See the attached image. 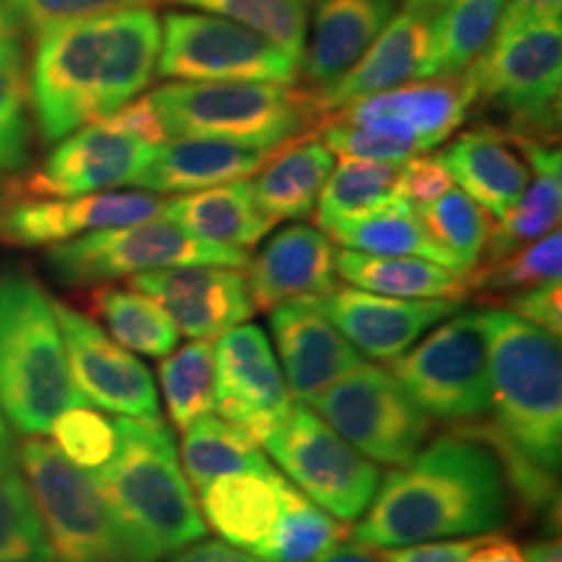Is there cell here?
Segmentation results:
<instances>
[{"instance_id": "15", "label": "cell", "mask_w": 562, "mask_h": 562, "mask_svg": "<svg viewBox=\"0 0 562 562\" xmlns=\"http://www.w3.org/2000/svg\"><path fill=\"white\" fill-rule=\"evenodd\" d=\"M53 311L66 347L70 381L83 404L131 419H157L159 396L146 364L76 307L53 300Z\"/></svg>"}, {"instance_id": "14", "label": "cell", "mask_w": 562, "mask_h": 562, "mask_svg": "<svg viewBox=\"0 0 562 562\" xmlns=\"http://www.w3.org/2000/svg\"><path fill=\"white\" fill-rule=\"evenodd\" d=\"M157 149L104 117L53 144L37 167L9 182L5 199H76L138 186Z\"/></svg>"}, {"instance_id": "38", "label": "cell", "mask_w": 562, "mask_h": 562, "mask_svg": "<svg viewBox=\"0 0 562 562\" xmlns=\"http://www.w3.org/2000/svg\"><path fill=\"white\" fill-rule=\"evenodd\" d=\"M427 235L440 245L461 273H472L482 261L492 222L480 203H474L459 188H451L425 206L417 209Z\"/></svg>"}, {"instance_id": "41", "label": "cell", "mask_w": 562, "mask_h": 562, "mask_svg": "<svg viewBox=\"0 0 562 562\" xmlns=\"http://www.w3.org/2000/svg\"><path fill=\"white\" fill-rule=\"evenodd\" d=\"M0 562H53L37 505L16 469L0 474Z\"/></svg>"}, {"instance_id": "3", "label": "cell", "mask_w": 562, "mask_h": 562, "mask_svg": "<svg viewBox=\"0 0 562 562\" xmlns=\"http://www.w3.org/2000/svg\"><path fill=\"white\" fill-rule=\"evenodd\" d=\"M115 427V456L89 476L112 510L131 562H161L206 537V521L170 427L159 417H117Z\"/></svg>"}, {"instance_id": "24", "label": "cell", "mask_w": 562, "mask_h": 562, "mask_svg": "<svg viewBox=\"0 0 562 562\" xmlns=\"http://www.w3.org/2000/svg\"><path fill=\"white\" fill-rule=\"evenodd\" d=\"M396 0H315L300 74L307 89L323 91L341 79L385 30Z\"/></svg>"}, {"instance_id": "34", "label": "cell", "mask_w": 562, "mask_h": 562, "mask_svg": "<svg viewBox=\"0 0 562 562\" xmlns=\"http://www.w3.org/2000/svg\"><path fill=\"white\" fill-rule=\"evenodd\" d=\"M347 526L307 501L290 480L281 487V510L269 537L250 554L266 562H318L341 544Z\"/></svg>"}, {"instance_id": "25", "label": "cell", "mask_w": 562, "mask_h": 562, "mask_svg": "<svg viewBox=\"0 0 562 562\" xmlns=\"http://www.w3.org/2000/svg\"><path fill=\"white\" fill-rule=\"evenodd\" d=\"M442 165L459 186L490 216H503L529 182V161L503 125H474L440 151Z\"/></svg>"}, {"instance_id": "28", "label": "cell", "mask_w": 562, "mask_h": 562, "mask_svg": "<svg viewBox=\"0 0 562 562\" xmlns=\"http://www.w3.org/2000/svg\"><path fill=\"white\" fill-rule=\"evenodd\" d=\"M281 476L271 463L227 474L201 490V516L224 542L252 552L269 537L281 510Z\"/></svg>"}, {"instance_id": "52", "label": "cell", "mask_w": 562, "mask_h": 562, "mask_svg": "<svg viewBox=\"0 0 562 562\" xmlns=\"http://www.w3.org/2000/svg\"><path fill=\"white\" fill-rule=\"evenodd\" d=\"M562 0H505L503 16L497 26L524 24V21L539 19H560Z\"/></svg>"}, {"instance_id": "56", "label": "cell", "mask_w": 562, "mask_h": 562, "mask_svg": "<svg viewBox=\"0 0 562 562\" xmlns=\"http://www.w3.org/2000/svg\"><path fill=\"white\" fill-rule=\"evenodd\" d=\"M526 562H562V547L558 539H539L524 550Z\"/></svg>"}, {"instance_id": "44", "label": "cell", "mask_w": 562, "mask_h": 562, "mask_svg": "<svg viewBox=\"0 0 562 562\" xmlns=\"http://www.w3.org/2000/svg\"><path fill=\"white\" fill-rule=\"evenodd\" d=\"M30 83L0 68V170L21 172L32 154Z\"/></svg>"}, {"instance_id": "19", "label": "cell", "mask_w": 562, "mask_h": 562, "mask_svg": "<svg viewBox=\"0 0 562 562\" xmlns=\"http://www.w3.org/2000/svg\"><path fill=\"white\" fill-rule=\"evenodd\" d=\"M133 290L149 294L193 341L220 339L256 313L248 279L224 266H175L131 277Z\"/></svg>"}, {"instance_id": "54", "label": "cell", "mask_w": 562, "mask_h": 562, "mask_svg": "<svg viewBox=\"0 0 562 562\" xmlns=\"http://www.w3.org/2000/svg\"><path fill=\"white\" fill-rule=\"evenodd\" d=\"M318 562H383L378 554H372L368 547L362 544H336L326 558Z\"/></svg>"}, {"instance_id": "29", "label": "cell", "mask_w": 562, "mask_h": 562, "mask_svg": "<svg viewBox=\"0 0 562 562\" xmlns=\"http://www.w3.org/2000/svg\"><path fill=\"white\" fill-rule=\"evenodd\" d=\"M161 216L178 224L188 235L237 250H250L273 227V222L258 206L248 180L180 193L178 199L165 201Z\"/></svg>"}, {"instance_id": "49", "label": "cell", "mask_w": 562, "mask_h": 562, "mask_svg": "<svg viewBox=\"0 0 562 562\" xmlns=\"http://www.w3.org/2000/svg\"><path fill=\"white\" fill-rule=\"evenodd\" d=\"M26 32L11 0H0V68L26 81ZM30 83V81H26Z\"/></svg>"}, {"instance_id": "5", "label": "cell", "mask_w": 562, "mask_h": 562, "mask_svg": "<svg viewBox=\"0 0 562 562\" xmlns=\"http://www.w3.org/2000/svg\"><path fill=\"white\" fill-rule=\"evenodd\" d=\"M83 404L68 372L53 297L26 271L0 277V412L21 435L50 432L68 406Z\"/></svg>"}, {"instance_id": "9", "label": "cell", "mask_w": 562, "mask_h": 562, "mask_svg": "<svg viewBox=\"0 0 562 562\" xmlns=\"http://www.w3.org/2000/svg\"><path fill=\"white\" fill-rule=\"evenodd\" d=\"M16 461L45 526L53 562H131L112 510L87 472L40 438L21 442Z\"/></svg>"}, {"instance_id": "26", "label": "cell", "mask_w": 562, "mask_h": 562, "mask_svg": "<svg viewBox=\"0 0 562 562\" xmlns=\"http://www.w3.org/2000/svg\"><path fill=\"white\" fill-rule=\"evenodd\" d=\"M518 149L524 151L526 161H529V182H526L524 193L518 201L497 216V224H492L487 245H484L482 261L495 263L501 258L510 256L513 250L524 248L547 232L558 229L560 211H562V159L560 146L550 144V140L524 138L516 136Z\"/></svg>"}, {"instance_id": "18", "label": "cell", "mask_w": 562, "mask_h": 562, "mask_svg": "<svg viewBox=\"0 0 562 562\" xmlns=\"http://www.w3.org/2000/svg\"><path fill=\"white\" fill-rule=\"evenodd\" d=\"M474 108V89L469 70L456 76L414 81L383 91L368 100L344 104L326 117L357 125H375L406 140L417 154H427L442 144ZM323 121V117H321ZM318 121V123H321Z\"/></svg>"}, {"instance_id": "30", "label": "cell", "mask_w": 562, "mask_h": 562, "mask_svg": "<svg viewBox=\"0 0 562 562\" xmlns=\"http://www.w3.org/2000/svg\"><path fill=\"white\" fill-rule=\"evenodd\" d=\"M334 170V154L318 133H302L271 154L250 182L258 206L269 220H307Z\"/></svg>"}, {"instance_id": "22", "label": "cell", "mask_w": 562, "mask_h": 562, "mask_svg": "<svg viewBox=\"0 0 562 562\" xmlns=\"http://www.w3.org/2000/svg\"><path fill=\"white\" fill-rule=\"evenodd\" d=\"M269 313L284 385L294 404H311L344 372L362 362L360 351L321 313L315 297L284 302Z\"/></svg>"}, {"instance_id": "10", "label": "cell", "mask_w": 562, "mask_h": 562, "mask_svg": "<svg viewBox=\"0 0 562 562\" xmlns=\"http://www.w3.org/2000/svg\"><path fill=\"white\" fill-rule=\"evenodd\" d=\"M263 448L307 501L344 524L360 521L383 480L381 469L307 404H292Z\"/></svg>"}, {"instance_id": "37", "label": "cell", "mask_w": 562, "mask_h": 562, "mask_svg": "<svg viewBox=\"0 0 562 562\" xmlns=\"http://www.w3.org/2000/svg\"><path fill=\"white\" fill-rule=\"evenodd\" d=\"M396 180L398 165L344 157L341 165H336L328 175L315 203V224L328 229L351 216L368 214L383 203L396 201Z\"/></svg>"}, {"instance_id": "27", "label": "cell", "mask_w": 562, "mask_h": 562, "mask_svg": "<svg viewBox=\"0 0 562 562\" xmlns=\"http://www.w3.org/2000/svg\"><path fill=\"white\" fill-rule=\"evenodd\" d=\"M273 151L227 144L211 138H172L161 144L146 167L138 188L165 193H193L203 188L248 180L269 161Z\"/></svg>"}, {"instance_id": "32", "label": "cell", "mask_w": 562, "mask_h": 562, "mask_svg": "<svg viewBox=\"0 0 562 562\" xmlns=\"http://www.w3.org/2000/svg\"><path fill=\"white\" fill-rule=\"evenodd\" d=\"M344 250L370 252V256H412L459 271L453 258L427 235L417 209L396 199L368 214L351 216L326 229ZM461 273V271H459Z\"/></svg>"}, {"instance_id": "51", "label": "cell", "mask_w": 562, "mask_h": 562, "mask_svg": "<svg viewBox=\"0 0 562 562\" xmlns=\"http://www.w3.org/2000/svg\"><path fill=\"white\" fill-rule=\"evenodd\" d=\"M170 562H266L227 542H193L172 554Z\"/></svg>"}, {"instance_id": "17", "label": "cell", "mask_w": 562, "mask_h": 562, "mask_svg": "<svg viewBox=\"0 0 562 562\" xmlns=\"http://www.w3.org/2000/svg\"><path fill=\"white\" fill-rule=\"evenodd\" d=\"M161 209L165 199L146 191H104L76 199H9L0 209V243L50 248L89 232L157 220Z\"/></svg>"}, {"instance_id": "53", "label": "cell", "mask_w": 562, "mask_h": 562, "mask_svg": "<svg viewBox=\"0 0 562 562\" xmlns=\"http://www.w3.org/2000/svg\"><path fill=\"white\" fill-rule=\"evenodd\" d=\"M469 562H526L524 550L505 537L476 539Z\"/></svg>"}, {"instance_id": "23", "label": "cell", "mask_w": 562, "mask_h": 562, "mask_svg": "<svg viewBox=\"0 0 562 562\" xmlns=\"http://www.w3.org/2000/svg\"><path fill=\"white\" fill-rule=\"evenodd\" d=\"M248 266L250 273L245 279L256 311H273L302 297H323L339 286L334 243L305 224L277 232Z\"/></svg>"}, {"instance_id": "8", "label": "cell", "mask_w": 562, "mask_h": 562, "mask_svg": "<svg viewBox=\"0 0 562 562\" xmlns=\"http://www.w3.org/2000/svg\"><path fill=\"white\" fill-rule=\"evenodd\" d=\"M248 263V250L201 240L165 216L131 227L89 232L45 250V266L66 286H100L175 266L245 269Z\"/></svg>"}, {"instance_id": "36", "label": "cell", "mask_w": 562, "mask_h": 562, "mask_svg": "<svg viewBox=\"0 0 562 562\" xmlns=\"http://www.w3.org/2000/svg\"><path fill=\"white\" fill-rule=\"evenodd\" d=\"M505 0H456L430 19L432 79L463 74L490 45Z\"/></svg>"}, {"instance_id": "42", "label": "cell", "mask_w": 562, "mask_h": 562, "mask_svg": "<svg viewBox=\"0 0 562 562\" xmlns=\"http://www.w3.org/2000/svg\"><path fill=\"white\" fill-rule=\"evenodd\" d=\"M472 286L484 292H524L531 286L550 284L562 277V235L560 229L547 232L544 237L524 248L513 250L510 256L495 263L476 266L472 271Z\"/></svg>"}, {"instance_id": "40", "label": "cell", "mask_w": 562, "mask_h": 562, "mask_svg": "<svg viewBox=\"0 0 562 562\" xmlns=\"http://www.w3.org/2000/svg\"><path fill=\"white\" fill-rule=\"evenodd\" d=\"M175 3L240 24L302 63L311 19H307V5L300 0H175Z\"/></svg>"}, {"instance_id": "58", "label": "cell", "mask_w": 562, "mask_h": 562, "mask_svg": "<svg viewBox=\"0 0 562 562\" xmlns=\"http://www.w3.org/2000/svg\"><path fill=\"white\" fill-rule=\"evenodd\" d=\"M300 3H305V5H307V3H315V0H300Z\"/></svg>"}, {"instance_id": "13", "label": "cell", "mask_w": 562, "mask_h": 562, "mask_svg": "<svg viewBox=\"0 0 562 562\" xmlns=\"http://www.w3.org/2000/svg\"><path fill=\"white\" fill-rule=\"evenodd\" d=\"M307 406L372 463L404 467L430 435V417L378 364L360 362Z\"/></svg>"}, {"instance_id": "48", "label": "cell", "mask_w": 562, "mask_h": 562, "mask_svg": "<svg viewBox=\"0 0 562 562\" xmlns=\"http://www.w3.org/2000/svg\"><path fill=\"white\" fill-rule=\"evenodd\" d=\"M108 121H112L117 128L131 133V136L140 138L144 144H149V146H161L170 140V136H167V131H165V123H161L157 104H154V100H151V94L138 97V100L128 102L125 108L112 112Z\"/></svg>"}, {"instance_id": "47", "label": "cell", "mask_w": 562, "mask_h": 562, "mask_svg": "<svg viewBox=\"0 0 562 562\" xmlns=\"http://www.w3.org/2000/svg\"><path fill=\"white\" fill-rule=\"evenodd\" d=\"M562 292L560 281L550 284L531 286V290L513 292L508 297V311L516 313L518 318L529 321L531 326L544 328L547 334H562Z\"/></svg>"}, {"instance_id": "21", "label": "cell", "mask_w": 562, "mask_h": 562, "mask_svg": "<svg viewBox=\"0 0 562 562\" xmlns=\"http://www.w3.org/2000/svg\"><path fill=\"white\" fill-rule=\"evenodd\" d=\"M425 13L402 9L339 81L313 91L321 117L344 104L368 100L383 91L432 79V30Z\"/></svg>"}, {"instance_id": "31", "label": "cell", "mask_w": 562, "mask_h": 562, "mask_svg": "<svg viewBox=\"0 0 562 562\" xmlns=\"http://www.w3.org/2000/svg\"><path fill=\"white\" fill-rule=\"evenodd\" d=\"M336 277L364 292L402 300H453L472 292V279L446 266L412 256H370V252H336Z\"/></svg>"}, {"instance_id": "2", "label": "cell", "mask_w": 562, "mask_h": 562, "mask_svg": "<svg viewBox=\"0 0 562 562\" xmlns=\"http://www.w3.org/2000/svg\"><path fill=\"white\" fill-rule=\"evenodd\" d=\"M360 518L355 542L375 550L476 537L508 521V484L492 448L459 430L385 474Z\"/></svg>"}, {"instance_id": "55", "label": "cell", "mask_w": 562, "mask_h": 562, "mask_svg": "<svg viewBox=\"0 0 562 562\" xmlns=\"http://www.w3.org/2000/svg\"><path fill=\"white\" fill-rule=\"evenodd\" d=\"M16 442L11 438V427L0 412V474H9L16 469Z\"/></svg>"}, {"instance_id": "35", "label": "cell", "mask_w": 562, "mask_h": 562, "mask_svg": "<svg viewBox=\"0 0 562 562\" xmlns=\"http://www.w3.org/2000/svg\"><path fill=\"white\" fill-rule=\"evenodd\" d=\"M180 459L188 484L199 492L220 476L252 472L269 463L256 440L214 414H203L182 430Z\"/></svg>"}, {"instance_id": "6", "label": "cell", "mask_w": 562, "mask_h": 562, "mask_svg": "<svg viewBox=\"0 0 562 562\" xmlns=\"http://www.w3.org/2000/svg\"><path fill=\"white\" fill-rule=\"evenodd\" d=\"M170 138H211L277 151L318 125L311 89L297 83H161L149 91Z\"/></svg>"}, {"instance_id": "46", "label": "cell", "mask_w": 562, "mask_h": 562, "mask_svg": "<svg viewBox=\"0 0 562 562\" xmlns=\"http://www.w3.org/2000/svg\"><path fill=\"white\" fill-rule=\"evenodd\" d=\"M451 188L453 178L451 172H448V167L442 165L440 154H417V157L398 165L396 195L414 209L440 199V195L451 191Z\"/></svg>"}, {"instance_id": "57", "label": "cell", "mask_w": 562, "mask_h": 562, "mask_svg": "<svg viewBox=\"0 0 562 562\" xmlns=\"http://www.w3.org/2000/svg\"><path fill=\"white\" fill-rule=\"evenodd\" d=\"M456 0H404V9L425 13V16H435V13L448 9Z\"/></svg>"}, {"instance_id": "43", "label": "cell", "mask_w": 562, "mask_h": 562, "mask_svg": "<svg viewBox=\"0 0 562 562\" xmlns=\"http://www.w3.org/2000/svg\"><path fill=\"white\" fill-rule=\"evenodd\" d=\"M53 446L81 472H97L115 456L117 427L102 412L87 404L68 406L50 427Z\"/></svg>"}, {"instance_id": "1", "label": "cell", "mask_w": 562, "mask_h": 562, "mask_svg": "<svg viewBox=\"0 0 562 562\" xmlns=\"http://www.w3.org/2000/svg\"><path fill=\"white\" fill-rule=\"evenodd\" d=\"M159 40L151 9L104 13L34 37L26 81L42 144H58L136 100L157 74Z\"/></svg>"}, {"instance_id": "11", "label": "cell", "mask_w": 562, "mask_h": 562, "mask_svg": "<svg viewBox=\"0 0 562 562\" xmlns=\"http://www.w3.org/2000/svg\"><path fill=\"white\" fill-rule=\"evenodd\" d=\"M389 372L427 417L472 425L490 412L487 341L476 313H453L391 360Z\"/></svg>"}, {"instance_id": "45", "label": "cell", "mask_w": 562, "mask_h": 562, "mask_svg": "<svg viewBox=\"0 0 562 562\" xmlns=\"http://www.w3.org/2000/svg\"><path fill=\"white\" fill-rule=\"evenodd\" d=\"M157 0H11L13 11L26 34L40 37L42 32L74 21L104 16L128 9H151Z\"/></svg>"}, {"instance_id": "16", "label": "cell", "mask_w": 562, "mask_h": 562, "mask_svg": "<svg viewBox=\"0 0 562 562\" xmlns=\"http://www.w3.org/2000/svg\"><path fill=\"white\" fill-rule=\"evenodd\" d=\"M294 402L286 393L269 336L252 323H240L214 347V409L263 442Z\"/></svg>"}, {"instance_id": "4", "label": "cell", "mask_w": 562, "mask_h": 562, "mask_svg": "<svg viewBox=\"0 0 562 562\" xmlns=\"http://www.w3.org/2000/svg\"><path fill=\"white\" fill-rule=\"evenodd\" d=\"M487 341L495 430L537 467L558 474L562 456L560 336L510 311H480Z\"/></svg>"}, {"instance_id": "50", "label": "cell", "mask_w": 562, "mask_h": 562, "mask_svg": "<svg viewBox=\"0 0 562 562\" xmlns=\"http://www.w3.org/2000/svg\"><path fill=\"white\" fill-rule=\"evenodd\" d=\"M476 539L463 537L461 542H425L412 547H393L378 554L383 562H469Z\"/></svg>"}, {"instance_id": "7", "label": "cell", "mask_w": 562, "mask_h": 562, "mask_svg": "<svg viewBox=\"0 0 562 562\" xmlns=\"http://www.w3.org/2000/svg\"><path fill=\"white\" fill-rule=\"evenodd\" d=\"M469 70L474 104L503 115L505 131L558 144L562 19L497 26Z\"/></svg>"}, {"instance_id": "33", "label": "cell", "mask_w": 562, "mask_h": 562, "mask_svg": "<svg viewBox=\"0 0 562 562\" xmlns=\"http://www.w3.org/2000/svg\"><path fill=\"white\" fill-rule=\"evenodd\" d=\"M89 311L102 321L123 349L146 357H167L178 349L180 331L149 294L133 286L100 284L89 292Z\"/></svg>"}, {"instance_id": "12", "label": "cell", "mask_w": 562, "mask_h": 562, "mask_svg": "<svg viewBox=\"0 0 562 562\" xmlns=\"http://www.w3.org/2000/svg\"><path fill=\"white\" fill-rule=\"evenodd\" d=\"M157 74L178 83H297L300 63L261 34L201 11L161 21Z\"/></svg>"}, {"instance_id": "20", "label": "cell", "mask_w": 562, "mask_h": 562, "mask_svg": "<svg viewBox=\"0 0 562 562\" xmlns=\"http://www.w3.org/2000/svg\"><path fill=\"white\" fill-rule=\"evenodd\" d=\"M321 313L360 355L372 360H396L430 328L461 311L453 300H402L389 294L336 286L315 297Z\"/></svg>"}, {"instance_id": "39", "label": "cell", "mask_w": 562, "mask_h": 562, "mask_svg": "<svg viewBox=\"0 0 562 562\" xmlns=\"http://www.w3.org/2000/svg\"><path fill=\"white\" fill-rule=\"evenodd\" d=\"M159 383L172 425L186 430L203 414L214 409V347L209 341H191L161 357Z\"/></svg>"}]
</instances>
